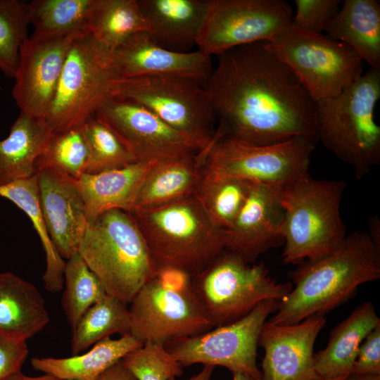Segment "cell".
I'll use <instances>...</instances> for the list:
<instances>
[{
    "instance_id": "obj_1",
    "label": "cell",
    "mask_w": 380,
    "mask_h": 380,
    "mask_svg": "<svg viewBox=\"0 0 380 380\" xmlns=\"http://www.w3.org/2000/svg\"><path fill=\"white\" fill-rule=\"evenodd\" d=\"M205 87L216 138L258 146L303 137L319 141L317 103L265 42L217 56Z\"/></svg>"
},
{
    "instance_id": "obj_2",
    "label": "cell",
    "mask_w": 380,
    "mask_h": 380,
    "mask_svg": "<svg viewBox=\"0 0 380 380\" xmlns=\"http://www.w3.org/2000/svg\"><path fill=\"white\" fill-rule=\"evenodd\" d=\"M298 265L289 275L294 286L279 302L272 324H295L348 301L361 284L380 277V246L368 233L356 231L334 252Z\"/></svg>"
},
{
    "instance_id": "obj_3",
    "label": "cell",
    "mask_w": 380,
    "mask_h": 380,
    "mask_svg": "<svg viewBox=\"0 0 380 380\" xmlns=\"http://www.w3.org/2000/svg\"><path fill=\"white\" fill-rule=\"evenodd\" d=\"M78 253L107 295L130 303L158 265L132 215L113 209L89 222Z\"/></svg>"
},
{
    "instance_id": "obj_4",
    "label": "cell",
    "mask_w": 380,
    "mask_h": 380,
    "mask_svg": "<svg viewBox=\"0 0 380 380\" xmlns=\"http://www.w3.org/2000/svg\"><path fill=\"white\" fill-rule=\"evenodd\" d=\"M129 212L158 266L178 268L192 277L225 251L224 229L213 224L194 196Z\"/></svg>"
},
{
    "instance_id": "obj_5",
    "label": "cell",
    "mask_w": 380,
    "mask_h": 380,
    "mask_svg": "<svg viewBox=\"0 0 380 380\" xmlns=\"http://www.w3.org/2000/svg\"><path fill=\"white\" fill-rule=\"evenodd\" d=\"M346 183L308 175L279 188L284 210L285 264L298 265L336 251L346 236L340 204Z\"/></svg>"
},
{
    "instance_id": "obj_6",
    "label": "cell",
    "mask_w": 380,
    "mask_h": 380,
    "mask_svg": "<svg viewBox=\"0 0 380 380\" xmlns=\"http://www.w3.org/2000/svg\"><path fill=\"white\" fill-rule=\"evenodd\" d=\"M380 99V70L362 74L338 96L317 103L319 140L357 179L380 163V127L374 110Z\"/></svg>"
},
{
    "instance_id": "obj_7",
    "label": "cell",
    "mask_w": 380,
    "mask_h": 380,
    "mask_svg": "<svg viewBox=\"0 0 380 380\" xmlns=\"http://www.w3.org/2000/svg\"><path fill=\"white\" fill-rule=\"evenodd\" d=\"M130 333L144 343L170 342L214 328L184 271L158 266L154 276L139 289L129 308Z\"/></svg>"
},
{
    "instance_id": "obj_8",
    "label": "cell",
    "mask_w": 380,
    "mask_h": 380,
    "mask_svg": "<svg viewBox=\"0 0 380 380\" xmlns=\"http://www.w3.org/2000/svg\"><path fill=\"white\" fill-rule=\"evenodd\" d=\"M114 97L146 108L179 132L198 153H205L216 133L215 118L203 84L175 76L118 78Z\"/></svg>"
},
{
    "instance_id": "obj_9",
    "label": "cell",
    "mask_w": 380,
    "mask_h": 380,
    "mask_svg": "<svg viewBox=\"0 0 380 380\" xmlns=\"http://www.w3.org/2000/svg\"><path fill=\"white\" fill-rule=\"evenodd\" d=\"M192 286L214 327L230 324L266 300H283L291 281L277 282L264 264L252 265L224 251L203 272L191 277Z\"/></svg>"
},
{
    "instance_id": "obj_10",
    "label": "cell",
    "mask_w": 380,
    "mask_h": 380,
    "mask_svg": "<svg viewBox=\"0 0 380 380\" xmlns=\"http://www.w3.org/2000/svg\"><path fill=\"white\" fill-rule=\"evenodd\" d=\"M109 57L110 53L87 34L73 41L44 117L52 133L83 125L113 97L114 83L118 77Z\"/></svg>"
},
{
    "instance_id": "obj_11",
    "label": "cell",
    "mask_w": 380,
    "mask_h": 380,
    "mask_svg": "<svg viewBox=\"0 0 380 380\" xmlns=\"http://www.w3.org/2000/svg\"><path fill=\"white\" fill-rule=\"evenodd\" d=\"M266 45L316 103L338 96L362 75L363 61L349 46L292 24Z\"/></svg>"
},
{
    "instance_id": "obj_12",
    "label": "cell",
    "mask_w": 380,
    "mask_h": 380,
    "mask_svg": "<svg viewBox=\"0 0 380 380\" xmlns=\"http://www.w3.org/2000/svg\"><path fill=\"white\" fill-rule=\"evenodd\" d=\"M315 144L303 137L265 146L215 138L201 154L202 170L280 188L309 175Z\"/></svg>"
},
{
    "instance_id": "obj_13",
    "label": "cell",
    "mask_w": 380,
    "mask_h": 380,
    "mask_svg": "<svg viewBox=\"0 0 380 380\" xmlns=\"http://www.w3.org/2000/svg\"><path fill=\"white\" fill-rule=\"evenodd\" d=\"M279 305L275 300H263L237 321L173 341L165 347L183 367L198 363L222 366L261 380L256 362L259 335L267 318Z\"/></svg>"
},
{
    "instance_id": "obj_14",
    "label": "cell",
    "mask_w": 380,
    "mask_h": 380,
    "mask_svg": "<svg viewBox=\"0 0 380 380\" xmlns=\"http://www.w3.org/2000/svg\"><path fill=\"white\" fill-rule=\"evenodd\" d=\"M293 15L291 6L284 0H208L196 45L211 56L270 42L291 24Z\"/></svg>"
},
{
    "instance_id": "obj_15",
    "label": "cell",
    "mask_w": 380,
    "mask_h": 380,
    "mask_svg": "<svg viewBox=\"0 0 380 380\" xmlns=\"http://www.w3.org/2000/svg\"><path fill=\"white\" fill-rule=\"evenodd\" d=\"M84 33L32 34L22 44L12 96L16 106L30 116L44 118L56 91L73 41Z\"/></svg>"
},
{
    "instance_id": "obj_16",
    "label": "cell",
    "mask_w": 380,
    "mask_h": 380,
    "mask_svg": "<svg viewBox=\"0 0 380 380\" xmlns=\"http://www.w3.org/2000/svg\"><path fill=\"white\" fill-rule=\"evenodd\" d=\"M95 115L114 129L138 162L158 163L198 154L179 132L135 102L113 96Z\"/></svg>"
},
{
    "instance_id": "obj_17",
    "label": "cell",
    "mask_w": 380,
    "mask_h": 380,
    "mask_svg": "<svg viewBox=\"0 0 380 380\" xmlns=\"http://www.w3.org/2000/svg\"><path fill=\"white\" fill-rule=\"evenodd\" d=\"M284 227L279 188L253 182L244 204L224 229L225 250L252 264L269 249L284 245Z\"/></svg>"
},
{
    "instance_id": "obj_18",
    "label": "cell",
    "mask_w": 380,
    "mask_h": 380,
    "mask_svg": "<svg viewBox=\"0 0 380 380\" xmlns=\"http://www.w3.org/2000/svg\"><path fill=\"white\" fill-rule=\"evenodd\" d=\"M110 65L118 78L175 76L204 86L210 79L211 56L197 50L175 51L158 44L147 32H137L110 54Z\"/></svg>"
},
{
    "instance_id": "obj_19",
    "label": "cell",
    "mask_w": 380,
    "mask_h": 380,
    "mask_svg": "<svg viewBox=\"0 0 380 380\" xmlns=\"http://www.w3.org/2000/svg\"><path fill=\"white\" fill-rule=\"evenodd\" d=\"M326 324L322 315H313L299 323L277 325L265 322L258 338L264 350L261 380H313V348Z\"/></svg>"
},
{
    "instance_id": "obj_20",
    "label": "cell",
    "mask_w": 380,
    "mask_h": 380,
    "mask_svg": "<svg viewBox=\"0 0 380 380\" xmlns=\"http://www.w3.org/2000/svg\"><path fill=\"white\" fill-rule=\"evenodd\" d=\"M42 216L58 254L68 260L78 253L89 224L75 179L53 168L37 172Z\"/></svg>"
},
{
    "instance_id": "obj_21",
    "label": "cell",
    "mask_w": 380,
    "mask_h": 380,
    "mask_svg": "<svg viewBox=\"0 0 380 380\" xmlns=\"http://www.w3.org/2000/svg\"><path fill=\"white\" fill-rule=\"evenodd\" d=\"M374 305L364 302L330 332L326 348L314 354V369L322 379H336L352 374L359 348L378 324Z\"/></svg>"
},
{
    "instance_id": "obj_22",
    "label": "cell",
    "mask_w": 380,
    "mask_h": 380,
    "mask_svg": "<svg viewBox=\"0 0 380 380\" xmlns=\"http://www.w3.org/2000/svg\"><path fill=\"white\" fill-rule=\"evenodd\" d=\"M155 163L136 162L75 179L89 222L110 210L130 211L142 180Z\"/></svg>"
},
{
    "instance_id": "obj_23",
    "label": "cell",
    "mask_w": 380,
    "mask_h": 380,
    "mask_svg": "<svg viewBox=\"0 0 380 380\" xmlns=\"http://www.w3.org/2000/svg\"><path fill=\"white\" fill-rule=\"evenodd\" d=\"M35 286L11 272L0 273V335L26 341L49 322Z\"/></svg>"
},
{
    "instance_id": "obj_24",
    "label": "cell",
    "mask_w": 380,
    "mask_h": 380,
    "mask_svg": "<svg viewBox=\"0 0 380 380\" xmlns=\"http://www.w3.org/2000/svg\"><path fill=\"white\" fill-rule=\"evenodd\" d=\"M137 1L148 24L147 32L158 44L173 47L196 44L208 0Z\"/></svg>"
},
{
    "instance_id": "obj_25",
    "label": "cell",
    "mask_w": 380,
    "mask_h": 380,
    "mask_svg": "<svg viewBox=\"0 0 380 380\" xmlns=\"http://www.w3.org/2000/svg\"><path fill=\"white\" fill-rule=\"evenodd\" d=\"M324 28L326 36L343 42L372 69L380 70V4L345 0Z\"/></svg>"
},
{
    "instance_id": "obj_26",
    "label": "cell",
    "mask_w": 380,
    "mask_h": 380,
    "mask_svg": "<svg viewBox=\"0 0 380 380\" xmlns=\"http://www.w3.org/2000/svg\"><path fill=\"white\" fill-rule=\"evenodd\" d=\"M202 165L199 154L156 163L142 180L131 210L193 196L201 178Z\"/></svg>"
},
{
    "instance_id": "obj_27",
    "label": "cell",
    "mask_w": 380,
    "mask_h": 380,
    "mask_svg": "<svg viewBox=\"0 0 380 380\" xmlns=\"http://www.w3.org/2000/svg\"><path fill=\"white\" fill-rule=\"evenodd\" d=\"M51 134L44 118L20 112L8 136L0 141V186L37 174L36 160Z\"/></svg>"
},
{
    "instance_id": "obj_28",
    "label": "cell",
    "mask_w": 380,
    "mask_h": 380,
    "mask_svg": "<svg viewBox=\"0 0 380 380\" xmlns=\"http://www.w3.org/2000/svg\"><path fill=\"white\" fill-rule=\"evenodd\" d=\"M143 343L130 334L118 339L106 337L88 352L69 357H33L32 367L65 380H99L102 374Z\"/></svg>"
},
{
    "instance_id": "obj_29",
    "label": "cell",
    "mask_w": 380,
    "mask_h": 380,
    "mask_svg": "<svg viewBox=\"0 0 380 380\" xmlns=\"http://www.w3.org/2000/svg\"><path fill=\"white\" fill-rule=\"evenodd\" d=\"M148 31L137 0H94L85 34L110 54L133 34Z\"/></svg>"
},
{
    "instance_id": "obj_30",
    "label": "cell",
    "mask_w": 380,
    "mask_h": 380,
    "mask_svg": "<svg viewBox=\"0 0 380 380\" xmlns=\"http://www.w3.org/2000/svg\"><path fill=\"white\" fill-rule=\"evenodd\" d=\"M0 196L13 203L29 217L46 255V270L42 277L44 288L51 293L58 292L63 287L65 261L49 235L40 208L37 175L0 186Z\"/></svg>"
},
{
    "instance_id": "obj_31",
    "label": "cell",
    "mask_w": 380,
    "mask_h": 380,
    "mask_svg": "<svg viewBox=\"0 0 380 380\" xmlns=\"http://www.w3.org/2000/svg\"><path fill=\"white\" fill-rule=\"evenodd\" d=\"M253 182L202 170L194 196L216 227L229 228L244 204Z\"/></svg>"
},
{
    "instance_id": "obj_32",
    "label": "cell",
    "mask_w": 380,
    "mask_h": 380,
    "mask_svg": "<svg viewBox=\"0 0 380 380\" xmlns=\"http://www.w3.org/2000/svg\"><path fill=\"white\" fill-rule=\"evenodd\" d=\"M72 331L70 346L73 355L112 334H129V308L120 300L106 295L86 312Z\"/></svg>"
},
{
    "instance_id": "obj_33",
    "label": "cell",
    "mask_w": 380,
    "mask_h": 380,
    "mask_svg": "<svg viewBox=\"0 0 380 380\" xmlns=\"http://www.w3.org/2000/svg\"><path fill=\"white\" fill-rule=\"evenodd\" d=\"M94 0H33L27 3L33 34L84 33Z\"/></svg>"
},
{
    "instance_id": "obj_34",
    "label": "cell",
    "mask_w": 380,
    "mask_h": 380,
    "mask_svg": "<svg viewBox=\"0 0 380 380\" xmlns=\"http://www.w3.org/2000/svg\"><path fill=\"white\" fill-rule=\"evenodd\" d=\"M63 286L62 307L72 330L86 312L107 293L78 253L65 261Z\"/></svg>"
},
{
    "instance_id": "obj_35",
    "label": "cell",
    "mask_w": 380,
    "mask_h": 380,
    "mask_svg": "<svg viewBox=\"0 0 380 380\" xmlns=\"http://www.w3.org/2000/svg\"><path fill=\"white\" fill-rule=\"evenodd\" d=\"M90 148L83 125L52 133L35 163L36 171L46 168L60 170L77 179L85 173Z\"/></svg>"
},
{
    "instance_id": "obj_36",
    "label": "cell",
    "mask_w": 380,
    "mask_h": 380,
    "mask_svg": "<svg viewBox=\"0 0 380 380\" xmlns=\"http://www.w3.org/2000/svg\"><path fill=\"white\" fill-rule=\"evenodd\" d=\"M90 158L85 173L96 174L138 162L120 136L96 115L84 125Z\"/></svg>"
},
{
    "instance_id": "obj_37",
    "label": "cell",
    "mask_w": 380,
    "mask_h": 380,
    "mask_svg": "<svg viewBox=\"0 0 380 380\" xmlns=\"http://www.w3.org/2000/svg\"><path fill=\"white\" fill-rule=\"evenodd\" d=\"M30 24L27 3L0 0V70L6 77H14Z\"/></svg>"
},
{
    "instance_id": "obj_38",
    "label": "cell",
    "mask_w": 380,
    "mask_h": 380,
    "mask_svg": "<svg viewBox=\"0 0 380 380\" xmlns=\"http://www.w3.org/2000/svg\"><path fill=\"white\" fill-rule=\"evenodd\" d=\"M122 360L137 380H170L183 374L180 363L158 343H144Z\"/></svg>"
},
{
    "instance_id": "obj_39",
    "label": "cell",
    "mask_w": 380,
    "mask_h": 380,
    "mask_svg": "<svg viewBox=\"0 0 380 380\" xmlns=\"http://www.w3.org/2000/svg\"><path fill=\"white\" fill-rule=\"evenodd\" d=\"M342 2L340 0H295L296 12L291 24L301 30L322 34Z\"/></svg>"
},
{
    "instance_id": "obj_40",
    "label": "cell",
    "mask_w": 380,
    "mask_h": 380,
    "mask_svg": "<svg viewBox=\"0 0 380 380\" xmlns=\"http://www.w3.org/2000/svg\"><path fill=\"white\" fill-rule=\"evenodd\" d=\"M352 374L380 375V324L362 342Z\"/></svg>"
},
{
    "instance_id": "obj_41",
    "label": "cell",
    "mask_w": 380,
    "mask_h": 380,
    "mask_svg": "<svg viewBox=\"0 0 380 380\" xmlns=\"http://www.w3.org/2000/svg\"><path fill=\"white\" fill-rule=\"evenodd\" d=\"M28 355L26 341L0 335V380H6L20 372Z\"/></svg>"
},
{
    "instance_id": "obj_42",
    "label": "cell",
    "mask_w": 380,
    "mask_h": 380,
    "mask_svg": "<svg viewBox=\"0 0 380 380\" xmlns=\"http://www.w3.org/2000/svg\"><path fill=\"white\" fill-rule=\"evenodd\" d=\"M99 380H137L121 360L112 365L101 376Z\"/></svg>"
},
{
    "instance_id": "obj_43",
    "label": "cell",
    "mask_w": 380,
    "mask_h": 380,
    "mask_svg": "<svg viewBox=\"0 0 380 380\" xmlns=\"http://www.w3.org/2000/svg\"><path fill=\"white\" fill-rule=\"evenodd\" d=\"M6 380H65L63 379H61L59 377H57L54 375L46 374L43 376H28L25 374H23L21 372H19L9 378H8Z\"/></svg>"
},
{
    "instance_id": "obj_44",
    "label": "cell",
    "mask_w": 380,
    "mask_h": 380,
    "mask_svg": "<svg viewBox=\"0 0 380 380\" xmlns=\"http://www.w3.org/2000/svg\"><path fill=\"white\" fill-rule=\"evenodd\" d=\"M370 233L369 234L373 241L380 246V227L379 221L376 217L370 218Z\"/></svg>"
},
{
    "instance_id": "obj_45",
    "label": "cell",
    "mask_w": 380,
    "mask_h": 380,
    "mask_svg": "<svg viewBox=\"0 0 380 380\" xmlns=\"http://www.w3.org/2000/svg\"><path fill=\"white\" fill-rule=\"evenodd\" d=\"M213 366L205 365L202 370L196 375H194L187 380H210L213 371ZM170 380H178L176 378L170 379Z\"/></svg>"
},
{
    "instance_id": "obj_46",
    "label": "cell",
    "mask_w": 380,
    "mask_h": 380,
    "mask_svg": "<svg viewBox=\"0 0 380 380\" xmlns=\"http://www.w3.org/2000/svg\"><path fill=\"white\" fill-rule=\"evenodd\" d=\"M343 380H380V375L372 374H351L347 376Z\"/></svg>"
},
{
    "instance_id": "obj_47",
    "label": "cell",
    "mask_w": 380,
    "mask_h": 380,
    "mask_svg": "<svg viewBox=\"0 0 380 380\" xmlns=\"http://www.w3.org/2000/svg\"><path fill=\"white\" fill-rule=\"evenodd\" d=\"M233 380H253L251 376L238 372L233 373Z\"/></svg>"
},
{
    "instance_id": "obj_48",
    "label": "cell",
    "mask_w": 380,
    "mask_h": 380,
    "mask_svg": "<svg viewBox=\"0 0 380 380\" xmlns=\"http://www.w3.org/2000/svg\"><path fill=\"white\" fill-rule=\"evenodd\" d=\"M345 377H339V378H336V379H322V378H317V379H315L313 380H343Z\"/></svg>"
}]
</instances>
